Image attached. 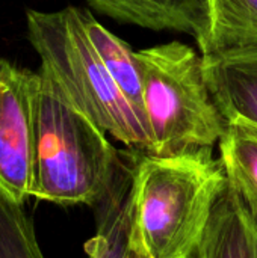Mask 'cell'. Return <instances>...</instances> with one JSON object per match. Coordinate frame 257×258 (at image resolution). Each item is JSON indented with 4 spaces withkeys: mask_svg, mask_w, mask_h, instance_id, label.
Returning <instances> with one entry per match:
<instances>
[{
    "mask_svg": "<svg viewBox=\"0 0 257 258\" xmlns=\"http://www.w3.org/2000/svg\"><path fill=\"white\" fill-rule=\"evenodd\" d=\"M194 258H257V222L230 184L214 207Z\"/></svg>",
    "mask_w": 257,
    "mask_h": 258,
    "instance_id": "9",
    "label": "cell"
},
{
    "mask_svg": "<svg viewBox=\"0 0 257 258\" xmlns=\"http://www.w3.org/2000/svg\"><path fill=\"white\" fill-rule=\"evenodd\" d=\"M36 95L30 197L59 206L95 207L132 165L41 71Z\"/></svg>",
    "mask_w": 257,
    "mask_h": 258,
    "instance_id": "2",
    "label": "cell"
},
{
    "mask_svg": "<svg viewBox=\"0 0 257 258\" xmlns=\"http://www.w3.org/2000/svg\"><path fill=\"white\" fill-rule=\"evenodd\" d=\"M39 73L0 59V200L24 204L32 194Z\"/></svg>",
    "mask_w": 257,
    "mask_h": 258,
    "instance_id": "5",
    "label": "cell"
},
{
    "mask_svg": "<svg viewBox=\"0 0 257 258\" xmlns=\"http://www.w3.org/2000/svg\"><path fill=\"white\" fill-rule=\"evenodd\" d=\"M211 94L226 121L257 127V50L203 56Z\"/></svg>",
    "mask_w": 257,
    "mask_h": 258,
    "instance_id": "6",
    "label": "cell"
},
{
    "mask_svg": "<svg viewBox=\"0 0 257 258\" xmlns=\"http://www.w3.org/2000/svg\"><path fill=\"white\" fill-rule=\"evenodd\" d=\"M27 35L41 59L39 71L103 132L129 148L151 154L150 128L118 88L82 24L79 8L26 12Z\"/></svg>",
    "mask_w": 257,
    "mask_h": 258,
    "instance_id": "3",
    "label": "cell"
},
{
    "mask_svg": "<svg viewBox=\"0 0 257 258\" xmlns=\"http://www.w3.org/2000/svg\"><path fill=\"white\" fill-rule=\"evenodd\" d=\"M229 180L212 150L159 157L133 168V215L148 258H194Z\"/></svg>",
    "mask_w": 257,
    "mask_h": 258,
    "instance_id": "1",
    "label": "cell"
},
{
    "mask_svg": "<svg viewBox=\"0 0 257 258\" xmlns=\"http://www.w3.org/2000/svg\"><path fill=\"white\" fill-rule=\"evenodd\" d=\"M0 258H44L23 204L0 200Z\"/></svg>",
    "mask_w": 257,
    "mask_h": 258,
    "instance_id": "13",
    "label": "cell"
},
{
    "mask_svg": "<svg viewBox=\"0 0 257 258\" xmlns=\"http://www.w3.org/2000/svg\"><path fill=\"white\" fill-rule=\"evenodd\" d=\"M115 21L150 30H170L201 39L208 20V0H86Z\"/></svg>",
    "mask_w": 257,
    "mask_h": 258,
    "instance_id": "8",
    "label": "cell"
},
{
    "mask_svg": "<svg viewBox=\"0 0 257 258\" xmlns=\"http://www.w3.org/2000/svg\"><path fill=\"white\" fill-rule=\"evenodd\" d=\"M221 162L229 184L238 192L257 222V127L227 121L220 141Z\"/></svg>",
    "mask_w": 257,
    "mask_h": 258,
    "instance_id": "12",
    "label": "cell"
},
{
    "mask_svg": "<svg viewBox=\"0 0 257 258\" xmlns=\"http://www.w3.org/2000/svg\"><path fill=\"white\" fill-rule=\"evenodd\" d=\"M203 56L257 50V0H208V20L197 42Z\"/></svg>",
    "mask_w": 257,
    "mask_h": 258,
    "instance_id": "10",
    "label": "cell"
},
{
    "mask_svg": "<svg viewBox=\"0 0 257 258\" xmlns=\"http://www.w3.org/2000/svg\"><path fill=\"white\" fill-rule=\"evenodd\" d=\"M133 168L135 163L118 177L111 192L94 207L97 233L85 245L88 258H148L135 227Z\"/></svg>",
    "mask_w": 257,
    "mask_h": 258,
    "instance_id": "7",
    "label": "cell"
},
{
    "mask_svg": "<svg viewBox=\"0 0 257 258\" xmlns=\"http://www.w3.org/2000/svg\"><path fill=\"white\" fill-rule=\"evenodd\" d=\"M79 14L86 35L92 42L95 51L98 53L101 62L105 63L106 70L147 122L136 51L126 41L108 30L88 9L79 8Z\"/></svg>",
    "mask_w": 257,
    "mask_h": 258,
    "instance_id": "11",
    "label": "cell"
},
{
    "mask_svg": "<svg viewBox=\"0 0 257 258\" xmlns=\"http://www.w3.org/2000/svg\"><path fill=\"white\" fill-rule=\"evenodd\" d=\"M153 156L170 157L212 150L227 121L204 73L203 54L180 41L136 51Z\"/></svg>",
    "mask_w": 257,
    "mask_h": 258,
    "instance_id": "4",
    "label": "cell"
}]
</instances>
